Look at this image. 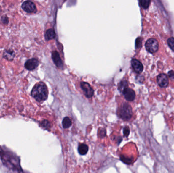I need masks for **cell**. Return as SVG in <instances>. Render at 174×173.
Returning <instances> with one entry per match:
<instances>
[{"instance_id":"9a60e30c","label":"cell","mask_w":174,"mask_h":173,"mask_svg":"<svg viewBox=\"0 0 174 173\" xmlns=\"http://www.w3.org/2000/svg\"><path fill=\"white\" fill-rule=\"evenodd\" d=\"M167 43L170 47L174 51V38H170L167 40Z\"/></svg>"},{"instance_id":"4fadbf2b","label":"cell","mask_w":174,"mask_h":173,"mask_svg":"<svg viewBox=\"0 0 174 173\" xmlns=\"http://www.w3.org/2000/svg\"><path fill=\"white\" fill-rule=\"evenodd\" d=\"M71 124H72L71 120L68 117H66L63 119L62 125L64 129H68L71 125Z\"/></svg>"},{"instance_id":"9c48e42d","label":"cell","mask_w":174,"mask_h":173,"mask_svg":"<svg viewBox=\"0 0 174 173\" xmlns=\"http://www.w3.org/2000/svg\"><path fill=\"white\" fill-rule=\"evenodd\" d=\"M131 65L135 71L137 73H141L143 70V66L140 61L136 59L131 61Z\"/></svg>"},{"instance_id":"ffe728a7","label":"cell","mask_w":174,"mask_h":173,"mask_svg":"<svg viewBox=\"0 0 174 173\" xmlns=\"http://www.w3.org/2000/svg\"><path fill=\"white\" fill-rule=\"evenodd\" d=\"M168 75H169V76L170 78L172 79H174V72L172 71H170L169 72V74H168Z\"/></svg>"},{"instance_id":"30bf717a","label":"cell","mask_w":174,"mask_h":173,"mask_svg":"<svg viewBox=\"0 0 174 173\" xmlns=\"http://www.w3.org/2000/svg\"><path fill=\"white\" fill-rule=\"evenodd\" d=\"M52 58L54 63L57 65V66L59 67V68H62L63 64H62L61 58L60 57L59 54L58 53V52H52Z\"/></svg>"},{"instance_id":"52a82bcc","label":"cell","mask_w":174,"mask_h":173,"mask_svg":"<svg viewBox=\"0 0 174 173\" xmlns=\"http://www.w3.org/2000/svg\"><path fill=\"white\" fill-rule=\"evenodd\" d=\"M122 93L124 95L125 98L126 99V100H127L128 101H133L135 100V92L131 88H126L122 91Z\"/></svg>"},{"instance_id":"277c9868","label":"cell","mask_w":174,"mask_h":173,"mask_svg":"<svg viewBox=\"0 0 174 173\" xmlns=\"http://www.w3.org/2000/svg\"><path fill=\"white\" fill-rule=\"evenodd\" d=\"M22 8L27 13H35L37 11L36 7L34 3L31 1H25L22 4Z\"/></svg>"},{"instance_id":"3957f363","label":"cell","mask_w":174,"mask_h":173,"mask_svg":"<svg viewBox=\"0 0 174 173\" xmlns=\"http://www.w3.org/2000/svg\"><path fill=\"white\" fill-rule=\"evenodd\" d=\"M146 48L150 53H155L158 51L159 48L158 41L153 38L149 39L146 43Z\"/></svg>"},{"instance_id":"5bb4252c","label":"cell","mask_w":174,"mask_h":173,"mask_svg":"<svg viewBox=\"0 0 174 173\" xmlns=\"http://www.w3.org/2000/svg\"><path fill=\"white\" fill-rule=\"evenodd\" d=\"M150 3V1H140V4L144 9H147Z\"/></svg>"},{"instance_id":"6da1fadb","label":"cell","mask_w":174,"mask_h":173,"mask_svg":"<svg viewBox=\"0 0 174 173\" xmlns=\"http://www.w3.org/2000/svg\"><path fill=\"white\" fill-rule=\"evenodd\" d=\"M32 96L38 102H42L47 100L48 90L47 86L42 82H40L34 86L32 91Z\"/></svg>"},{"instance_id":"5b68a950","label":"cell","mask_w":174,"mask_h":173,"mask_svg":"<svg viewBox=\"0 0 174 173\" xmlns=\"http://www.w3.org/2000/svg\"><path fill=\"white\" fill-rule=\"evenodd\" d=\"M81 88L83 89V92L84 93V95L88 98H90L93 96L94 93V91L92 88L90 84L87 82H83L81 83Z\"/></svg>"},{"instance_id":"2e32d148","label":"cell","mask_w":174,"mask_h":173,"mask_svg":"<svg viewBox=\"0 0 174 173\" xmlns=\"http://www.w3.org/2000/svg\"><path fill=\"white\" fill-rule=\"evenodd\" d=\"M127 88V83L125 81L121 82L120 84V85H119V89L120 90V91H122V92L124 90V89Z\"/></svg>"},{"instance_id":"ac0fdd59","label":"cell","mask_w":174,"mask_h":173,"mask_svg":"<svg viewBox=\"0 0 174 173\" xmlns=\"http://www.w3.org/2000/svg\"><path fill=\"white\" fill-rule=\"evenodd\" d=\"M106 132L104 129H100L99 130V136L100 137H104L106 136Z\"/></svg>"},{"instance_id":"7c38bea8","label":"cell","mask_w":174,"mask_h":173,"mask_svg":"<svg viewBox=\"0 0 174 173\" xmlns=\"http://www.w3.org/2000/svg\"><path fill=\"white\" fill-rule=\"evenodd\" d=\"M78 151L81 155H85L88 151V147L85 144H81L79 145L78 148Z\"/></svg>"},{"instance_id":"ba28073f","label":"cell","mask_w":174,"mask_h":173,"mask_svg":"<svg viewBox=\"0 0 174 173\" xmlns=\"http://www.w3.org/2000/svg\"><path fill=\"white\" fill-rule=\"evenodd\" d=\"M39 62L37 59H32L27 61L25 63V68L27 70H33L35 69L38 66Z\"/></svg>"},{"instance_id":"d6986e66","label":"cell","mask_w":174,"mask_h":173,"mask_svg":"<svg viewBox=\"0 0 174 173\" xmlns=\"http://www.w3.org/2000/svg\"><path fill=\"white\" fill-rule=\"evenodd\" d=\"M129 133H130V130H129V127H126L123 130V134L126 137H128L129 136Z\"/></svg>"},{"instance_id":"8992f818","label":"cell","mask_w":174,"mask_h":173,"mask_svg":"<svg viewBox=\"0 0 174 173\" xmlns=\"http://www.w3.org/2000/svg\"><path fill=\"white\" fill-rule=\"evenodd\" d=\"M157 81L161 88H166L169 85L168 77L165 74H160L158 75Z\"/></svg>"},{"instance_id":"7a4b0ae2","label":"cell","mask_w":174,"mask_h":173,"mask_svg":"<svg viewBox=\"0 0 174 173\" xmlns=\"http://www.w3.org/2000/svg\"><path fill=\"white\" fill-rule=\"evenodd\" d=\"M119 116L124 120H128L133 116L131 106L127 103H124L119 107L118 110Z\"/></svg>"},{"instance_id":"8fae6325","label":"cell","mask_w":174,"mask_h":173,"mask_svg":"<svg viewBox=\"0 0 174 173\" xmlns=\"http://www.w3.org/2000/svg\"><path fill=\"white\" fill-rule=\"evenodd\" d=\"M55 36H56V34L54 30L51 29H49L45 33V39L47 40V41H49L54 39V38L55 37Z\"/></svg>"},{"instance_id":"e0dca14e","label":"cell","mask_w":174,"mask_h":173,"mask_svg":"<svg viewBox=\"0 0 174 173\" xmlns=\"http://www.w3.org/2000/svg\"><path fill=\"white\" fill-rule=\"evenodd\" d=\"M41 125L43 127L45 128H50V123L47 120H43L41 122Z\"/></svg>"}]
</instances>
